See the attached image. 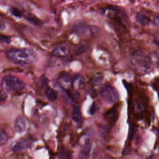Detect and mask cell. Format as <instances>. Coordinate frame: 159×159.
<instances>
[{"label":"cell","mask_w":159,"mask_h":159,"mask_svg":"<svg viewBox=\"0 0 159 159\" xmlns=\"http://www.w3.org/2000/svg\"><path fill=\"white\" fill-rule=\"evenodd\" d=\"M129 64L132 70L137 75L142 76L150 72L153 68L151 57L142 50H136L130 56Z\"/></svg>","instance_id":"cell-1"},{"label":"cell","mask_w":159,"mask_h":159,"mask_svg":"<svg viewBox=\"0 0 159 159\" xmlns=\"http://www.w3.org/2000/svg\"><path fill=\"white\" fill-rule=\"evenodd\" d=\"M6 56L10 62L22 66L33 64L37 60L35 51L29 48L12 49L7 52Z\"/></svg>","instance_id":"cell-2"},{"label":"cell","mask_w":159,"mask_h":159,"mask_svg":"<svg viewBox=\"0 0 159 159\" xmlns=\"http://www.w3.org/2000/svg\"><path fill=\"white\" fill-rule=\"evenodd\" d=\"M2 86L9 92L21 91L25 87V84L21 79L13 76H7L2 79Z\"/></svg>","instance_id":"cell-3"},{"label":"cell","mask_w":159,"mask_h":159,"mask_svg":"<svg viewBox=\"0 0 159 159\" xmlns=\"http://www.w3.org/2000/svg\"><path fill=\"white\" fill-rule=\"evenodd\" d=\"M73 30L79 36L88 38L96 36L99 32V28L95 26L78 23L73 27Z\"/></svg>","instance_id":"cell-4"},{"label":"cell","mask_w":159,"mask_h":159,"mask_svg":"<svg viewBox=\"0 0 159 159\" xmlns=\"http://www.w3.org/2000/svg\"><path fill=\"white\" fill-rule=\"evenodd\" d=\"M100 94L104 100L110 104L115 103L119 98L118 92L110 85H105L103 86L100 90Z\"/></svg>","instance_id":"cell-5"},{"label":"cell","mask_w":159,"mask_h":159,"mask_svg":"<svg viewBox=\"0 0 159 159\" xmlns=\"http://www.w3.org/2000/svg\"><path fill=\"white\" fill-rule=\"evenodd\" d=\"M105 11H107L105 13L108 17L121 24L123 23V21H126L127 19L125 12L121 9L114 7H108Z\"/></svg>","instance_id":"cell-6"},{"label":"cell","mask_w":159,"mask_h":159,"mask_svg":"<svg viewBox=\"0 0 159 159\" xmlns=\"http://www.w3.org/2000/svg\"><path fill=\"white\" fill-rule=\"evenodd\" d=\"M104 118L109 125H114L119 118L118 110L117 106H114L106 112L104 115Z\"/></svg>","instance_id":"cell-7"},{"label":"cell","mask_w":159,"mask_h":159,"mask_svg":"<svg viewBox=\"0 0 159 159\" xmlns=\"http://www.w3.org/2000/svg\"><path fill=\"white\" fill-rule=\"evenodd\" d=\"M58 83L65 91L70 90L72 83V79L70 74L67 72H63L60 74L58 78Z\"/></svg>","instance_id":"cell-8"},{"label":"cell","mask_w":159,"mask_h":159,"mask_svg":"<svg viewBox=\"0 0 159 159\" xmlns=\"http://www.w3.org/2000/svg\"><path fill=\"white\" fill-rule=\"evenodd\" d=\"M28 123V120L25 116L22 115L18 116L16 119L15 129L17 132H22L27 129Z\"/></svg>","instance_id":"cell-9"},{"label":"cell","mask_w":159,"mask_h":159,"mask_svg":"<svg viewBox=\"0 0 159 159\" xmlns=\"http://www.w3.org/2000/svg\"><path fill=\"white\" fill-rule=\"evenodd\" d=\"M146 108V103L143 99L138 98L133 102V112L136 115H140L144 113Z\"/></svg>","instance_id":"cell-10"},{"label":"cell","mask_w":159,"mask_h":159,"mask_svg":"<svg viewBox=\"0 0 159 159\" xmlns=\"http://www.w3.org/2000/svg\"><path fill=\"white\" fill-rule=\"evenodd\" d=\"M30 141L27 139L19 140L16 141L12 147V150L14 152H20L29 148Z\"/></svg>","instance_id":"cell-11"},{"label":"cell","mask_w":159,"mask_h":159,"mask_svg":"<svg viewBox=\"0 0 159 159\" xmlns=\"http://www.w3.org/2000/svg\"><path fill=\"white\" fill-rule=\"evenodd\" d=\"M92 148V146L90 140L89 139H86L84 145L79 153V159H89L90 156Z\"/></svg>","instance_id":"cell-12"},{"label":"cell","mask_w":159,"mask_h":159,"mask_svg":"<svg viewBox=\"0 0 159 159\" xmlns=\"http://www.w3.org/2000/svg\"><path fill=\"white\" fill-rule=\"evenodd\" d=\"M85 78L81 75L78 74L72 79V87L75 90H78L84 86Z\"/></svg>","instance_id":"cell-13"},{"label":"cell","mask_w":159,"mask_h":159,"mask_svg":"<svg viewBox=\"0 0 159 159\" xmlns=\"http://www.w3.org/2000/svg\"><path fill=\"white\" fill-rule=\"evenodd\" d=\"M69 53V49L65 46H60L56 48L52 51V54L56 57H65Z\"/></svg>","instance_id":"cell-14"},{"label":"cell","mask_w":159,"mask_h":159,"mask_svg":"<svg viewBox=\"0 0 159 159\" xmlns=\"http://www.w3.org/2000/svg\"><path fill=\"white\" fill-rule=\"evenodd\" d=\"M71 115H72V119L77 124H81V122H82V115L81 110L79 107L77 106H73Z\"/></svg>","instance_id":"cell-15"},{"label":"cell","mask_w":159,"mask_h":159,"mask_svg":"<svg viewBox=\"0 0 159 159\" xmlns=\"http://www.w3.org/2000/svg\"><path fill=\"white\" fill-rule=\"evenodd\" d=\"M136 19L138 23L143 26L148 25L151 22V19L147 15L141 12L138 13Z\"/></svg>","instance_id":"cell-16"},{"label":"cell","mask_w":159,"mask_h":159,"mask_svg":"<svg viewBox=\"0 0 159 159\" xmlns=\"http://www.w3.org/2000/svg\"><path fill=\"white\" fill-rule=\"evenodd\" d=\"M46 95L48 100L50 102H54L57 99V94L56 92L50 87L47 88L46 90Z\"/></svg>","instance_id":"cell-17"},{"label":"cell","mask_w":159,"mask_h":159,"mask_svg":"<svg viewBox=\"0 0 159 159\" xmlns=\"http://www.w3.org/2000/svg\"><path fill=\"white\" fill-rule=\"evenodd\" d=\"M87 49V46L85 44H80L77 45L74 49V54L76 56H80L83 54Z\"/></svg>","instance_id":"cell-18"},{"label":"cell","mask_w":159,"mask_h":159,"mask_svg":"<svg viewBox=\"0 0 159 159\" xmlns=\"http://www.w3.org/2000/svg\"><path fill=\"white\" fill-rule=\"evenodd\" d=\"M9 137L7 133L2 128H0V146H3L7 143Z\"/></svg>","instance_id":"cell-19"},{"label":"cell","mask_w":159,"mask_h":159,"mask_svg":"<svg viewBox=\"0 0 159 159\" xmlns=\"http://www.w3.org/2000/svg\"><path fill=\"white\" fill-rule=\"evenodd\" d=\"M27 18L29 22L34 23L35 25L37 26H41L42 25V21L34 15L29 14L27 15Z\"/></svg>","instance_id":"cell-20"},{"label":"cell","mask_w":159,"mask_h":159,"mask_svg":"<svg viewBox=\"0 0 159 159\" xmlns=\"http://www.w3.org/2000/svg\"><path fill=\"white\" fill-rule=\"evenodd\" d=\"M103 78L102 75H98L94 76L90 81V83L93 85H99L102 83Z\"/></svg>","instance_id":"cell-21"},{"label":"cell","mask_w":159,"mask_h":159,"mask_svg":"<svg viewBox=\"0 0 159 159\" xmlns=\"http://www.w3.org/2000/svg\"><path fill=\"white\" fill-rule=\"evenodd\" d=\"M136 130H137V126H136V124H133L131 128H130V133L129 134V141H131L133 139L134 137V134L136 133Z\"/></svg>","instance_id":"cell-22"},{"label":"cell","mask_w":159,"mask_h":159,"mask_svg":"<svg viewBox=\"0 0 159 159\" xmlns=\"http://www.w3.org/2000/svg\"><path fill=\"white\" fill-rule=\"evenodd\" d=\"M10 12H11V14L16 17H19V18L22 17V13L18 9L16 8H12L10 9Z\"/></svg>","instance_id":"cell-23"},{"label":"cell","mask_w":159,"mask_h":159,"mask_svg":"<svg viewBox=\"0 0 159 159\" xmlns=\"http://www.w3.org/2000/svg\"><path fill=\"white\" fill-rule=\"evenodd\" d=\"M97 103L96 102H94L92 104L91 106L90 107L89 110V114L91 115H93L95 114L96 112L97 109Z\"/></svg>","instance_id":"cell-24"},{"label":"cell","mask_w":159,"mask_h":159,"mask_svg":"<svg viewBox=\"0 0 159 159\" xmlns=\"http://www.w3.org/2000/svg\"><path fill=\"white\" fill-rule=\"evenodd\" d=\"M88 94L92 99H96L97 97L98 93L96 90L93 88H90L88 90Z\"/></svg>","instance_id":"cell-25"},{"label":"cell","mask_w":159,"mask_h":159,"mask_svg":"<svg viewBox=\"0 0 159 159\" xmlns=\"http://www.w3.org/2000/svg\"><path fill=\"white\" fill-rule=\"evenodd\" d=\"M39 83H40V85H42V86H45L48 84L47 78L44 76H43L40 78Z\"/></svg>","instance_id":"cell-26"},{"label":"cell","mask_w":159,"mask_h":159,"mask_svg":"<svg viewBox=\"0 0 159 159\" xmlns=\"http://www.w3.org/2000/svg\"><path fill=\"white\" fill-rule=\"evenodd\" d=\"M0 39H1L2 41L3 42L6 43H9L10 42V39L9 38H6V37H4V36H1L0 37Z\"/></svg>","instance_id":"cell-27"}]
</instances>
